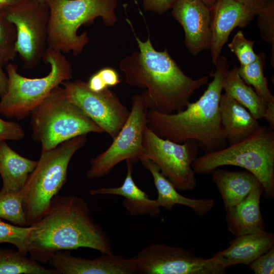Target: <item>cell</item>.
I'll use <instances>...</instances> for the list:
<instances>
[{
    "instance_id": "6da1fadb",
    "label": "cell",
    "mask_w": 274,
    "mask_h": 274,
    "mask_svg": "<svg viewBox=\"0 0 274 274\" xmlns=\"http://www.w3.org/2000/svg\"><path fill=\"white\" fill-rule=\"evenodd\" d=\"M31 226L28 253L40 263L48 262L58 251L81 248L113 253L109 235L91 216L87 202L74 195H56Z\"/></svg>"
},
{
    "instance_id": "7a4b0ae2",
    "label": "cell",
    "mask_w": 274,
    "mask_h": 274,
    "mask_svg": "<svg viewBox=\"0 0 274 274\" xmlns=\"http://www.w3.org/2000/svg\"><path fill=\"white\" fill-rule=\"evenodd\" d=\"M135 37L139 51L125 57L119 64L126 82L144 89L151 110L163 114L183 110L194 91L208 84L210 76L197 79L189 77L166 49L158 51L149 38L143 42Z\"/></svg>"
},
{
    "instance_id": "3957f363",
    "label": "cell",
    "mask_w": 274,
    "mask_h": 274,
    "mask_svg": "<svg viewBox=\"0 0 274 274\" xmlns=\"http://www.w3.org/2000/svg\"><path fill=\"white\" fill-rule=\"evenodd\" d=\"M215 65V71L210 74L213 80L197 100L172 114L149 109L147 127L159 137L178 144L194 141L205 153L228 146L219 110L223 81L228 70L227 59L220 55Z\"/></svg>"
},
{
    "instance_id": "277c9868",
    "label": "cell",
    "mask_w": 274,
    "mask_h": 274,
    "mask_svg": "<svg viewBox=\"0 0 274 274\" xmlns=\"http://www.w3.org/2000/svg\"><path fill=\"white\" fill-rule=\"evenodd\" d=\"M49 9L47 47L62 53L79 55L89 42L87 32L78 35L79 27L101 17L109 26L117 18V0H47Z\"/></svg>"
},
{
    "instance_id": "5b68a950",
    "label": "cell",
    "mask_w": 274,
    "mask_h": 274,
    "mask_svg": "<svg viewBox=\"0 0 274 274\" xmlns=\"http://www.w3.org/2000/svg\"><path fill=\"white\" fill-rule=\"evenodd\" d=\"M225 165L244 168L254 174L267 199L274 197V129L260 125L249 138L197 157L192 164L195 174L206 175Z\"/></svg>"
},
{
    "instance_id": "8992f818",
    "label": "cell",
    "mask_w": 274,
    "mask_h": 274,
    "mask_svg": "<svg viewBox=\"0 0 274 274\" xmlns=\"http://www.w3.org/2000/svg\"><path fill=\"white\" fill-rule=\"evenodd\" d=\"M86 135L77 136L51 150L41 152L36 166L20 190L29 226L44 216L52 199L66 183L70 162L87 143Z\"/></svg>"
},
{
    "instance_id": "52a82bcc",
    "label": "cell",
    "mask_w": 274,
    "mask_h": 274,
    "mask_svg": "<svg viewBox=\"0 0 274 274\" xmlns=\"http://www.w3.org/2000/svg\"><path fill=\"white\" fill-rule=\"evenodd\" d=\"M32 138L41 152L78 135L104 130L67 96L63 87L54 88L30 113Z\"/></svg>"
},
{
    "instance_id": "ba28073f",
    "label": "cell",
    "mask_w": 274,
    "mask_h": 274,
    "mask_svg": "<svg viewBox=\"0 0 274 274\" xmlns=\"http://www.w3.org/2000/svg\"><path fill=\"white\" fill-rule=\"evenodd\" d=\"M43 59L49 64L50 71L42 78L22 76L11 62L6 66L8 85L6 93L1 97L2 115L19 120L27 117L54 88L72 78V65L63 53L47 47Z\"/></svg>"
},
{
    "instance_id": "9c48e42d",
    "label": "cell",
    "mask_w": 274,
    "mask_h": 274,
    "mask_svg": "<svg viewBox=\"0 0 274 274\" xmlns=\"http://www.w3.org/2000/svg\"><path fill=\"white\" fill-rule=\"evenodd\" d=\"M149 109L144 90L132 96L127 120L107 150L90 160V167L86 173L88 179L102 178L124 160H130L134 164L144 157L142 141Z\"/></svg>"
},
{
    "instance_id": "30bf717a",
    "label": "cell",
    "mask_w": 274,
    "mask_h": 274,
    "mask_svg": "<svg viewBox=\"0 0 274 274\" xmlns=\"http://www.w3.org/2000/svg\"><path fill=\"white\" fill-rule=\"evenodd\" d=\"M144 157L154 162L161 173L180 191L193 190L196 185L192 164L199 147L190 140L178 144L161 138L146 127L143 137ZM143 157V158H144Z\"/></svg>"
},
{
    "instance_id": "8fae6325",
    "label": "cell",
    "mask_w": 274,
    "mask_h": 274,
    "mask_svg": "<svg viewBox=\"0 0 274 274\" xmlns=\"http://www.w3.org/2000/svg\"><path fill=\"white\" fill-rule=\"evenodd\" d=\"M16 29V49L26 68L38 65L47 48L49 9L37 0H19L6 11Z\"/></svg>"
},
{
    "instance_id": "7c38bea8",
    "label": "cell",
    "mask_w": 274,
    "mask_h": 274,
    "mask_svg": "<svg viewBox=\"0 0 274 274\" xmlns=\"http://www.w3.org/2000/svg\"><path fill=\"white\" fill-rule=\"evenodd\" d=\"M140 274H223L225 269L214 259L197 256L191 250L154 244L135 256Z\"/></svg>"
},
{
    "instance_id": "4fadbf2b",
    "label": "cell",
    "mask_w": 274,
    "mask_h": 274,
    "mask_svg": "<svg viewBox=\"0 0 274 274\" xmlns=\"http://www.w3.org/2000/svg\"><path fill=\"white\" fill-rule=\"evenodd\" d=\"M61 84L70 99L79 107L111 138L115 139L127 120L130 112L109 89L95 92L81 80Z\"/></svg>"
},
{
    "instance_id": "5bb4252c",
    "label": "cell",
    "mask_w": 274,
    "mask_h": 274,
    "mask_svg": "<svg viewBox=\"0 0 274 274\" xmlns=\"http://www.w3.org/2000/svg\"><path fill=\"white\" fill-rule=\"evenodd\" d=\"M58 274H135L138 273L135 257L126 258L113 253H101L94 259L76 257L58 251L48 261Z\"/></svg>"
},
{
    "instance_id": "9a60e30c",
    "label": "cell",
    "mask_w": 274,
    "mask_h": 274,
    "mask_svg": "<svg viewBox=\"0 0 274 274\" xmlns=\"http://www.w3.org/2000/svg\"><path fill=\"white\" fill-rule=\"evenodd\" d=\"M172 14L185 32L186 48L194 56L210 48L211 10L202 0H176Z\"/></svg>"
},
{
    "instance_id": "2e32d148",
    "label": "cell",
    "mask_w": 274,
    "mask_h": 274,
    "mask_svg": "<svg viewBox=\"0 0 274 274\" xmlns=\"http://www.w3.org/2000/svg\"><path fill=\"white\" fill-rule=\"evenodd\" d=\"M255 15L235 0H218L211 10L210 49L215 64L233 29L245 27Z\"/></svg>"
},
{
    "instance_id": "e0dca14e",
    "label": "cell",
    "mask_w": 274,
    "mask_h": 274,
    "mask_svg": "<svg viewBox=\"0 0 274 274\" xmlns=\"http://www.w3.org/2000/svg\"><path fill=\"white\" fill-rule=\"evenodd\" d=\"M273 246L274 234L265 230L235 237L228 248L212 257L224 269L237 264L249 265Z\"/></svg>"
},
{
    "instance_id": "ac0fdd59",
    "label": "cell",
    "mask_w": 274,
    "mask_h": 274,
    "mask_svg": "<svg viewBox=\"0 0 274 274\" xmlns=\"http://www.w3.org/2000/svg\"><path fill=\"white\" fill-rule=\"evenodd\" d=\"M219 110L229 145L249 138L260 126L258 120L246 108L225 92L221 95Z\"/></svg>"
},
{
    "instance_id": "d6986e66",
    "label": "cell",
    "mask_w": 274,
    "mask_h": 274,
    "mask_svg": "<svg viewBox=\"0 0 274 274\" xmlns=\"http://www.w3.org/2000/svg\"><path fill=\"white\" fill-rule=\"evenodd\" d=\"M127 173L122 184L117 187H103L91 189L90 194L96 195H115L124 197L123 206L133 216L149 215L151 217L158 216L160 206L156 199L150 198L148 195L135 183L132 178L133 163L126 160Z\"/></svg>"
},
{
    "instance_id": "ffe728a7",
    "label": "cell",
    "mask_w": 274,
    "mask_h": 274,
    "mask_svg": "<svg viewBox=\"0 0 274 274\" xmlns=\"http://www.w3.org/2000/svg\"><path fill=\"white\" fill-rule=\"evenodd\" d=\"M140 161L144 167L150 172L153 177L158 193L156 200L160 207L170 210L176 204H181L190 208L199 217H203L213 208L214 201L211 199H193L181 194L174 185L161 173L157 164L150 159L144 157Z\"/></svg>"
},
{
    "instance_id": "44dd1931",
    "label": "cell",
    "mask_w": 274,
    "mask_h": 274,
    "mask_svg": "<svg viewBox=\"0 0 274 274\" xmlns=\"http://www.w3.org/2000/svg\"><path fill=\"white\" fill-rule=\"evenodd\" d=\"M263 190L259 187L240 203L225 209L227 229L234 236L265 231L260 208Z\"/></svg>"
},
{
    "instance_id": "7402d4cb",
    "label": "cell",
    "mask_w": 274,
    "mask_h": 274,
    "mask_svg": "<svg viewBox=\"0 0 274 274\" xmlns=\"http://www.w3.org/2000/svg\"><path fill=\"white\" fill-rule=\"evenodd\" d=\"M212 173V180L221 194L225 209L240 203L254 190L262 186L258 178L247 170L230 171L218 168Z\"/></svg>"
},
{
    "instance_id": "603a6c76",
    "label": "cell",
    "mask_w": 274,
    "mask_h": 274,
    "mask_svg": "<svg viewBox=\"0 0 274 274\" xmlns=\"http://www.w3.org/2000/svg\"><path fill=\"white\" fill-rule=\"evenodd\" d=\"M37 163L38 161L19 155L5 141H0V175L3 180L1 189L20 191Z\"/></svg>"
},
{
    "instance_id": "cb8c5ba5",
    "label": "cell",
    "mask_w": 274,
    "mask_h": 274,
    "mask_svg": "<svg viewBox=\"0 0 274 274\" xmlns=\"http://www.w3.org/2000/svg\"><path fill=\"white\" fill-rule=\"evenodd\" d=\"M223 90L246 108L255 119L263 118L266 102L241 78L236 65L227 71Z\"/></svg>"
},
{
    "instance_id": "d4e9b609",
    "label": "cell",
    "mask_w": 274,
    "mask_h": 274,
    "mask_svg": "<svg viewBox=\"0 0 274 274\" xmlns=\"http://www.w3.org/2000/svg\"><path fill=\"white\" fill-rule=\"evenodd\" d=\"M21 252L0 248V274H58Z\"/></svg>"
},
{
    "instance_id": "484cf974",
    "label": "cell",
    "mask_w": 274,
    "mask_h": 274,
    "mask_svg": "<svg viewBox=\"0 0 274 274\" xmlns=\"http://www.w3.org/2000/svg\"><path fill=\"white\" fill-rule=\"evenodd\" d=\"M257 55V58L252 63L241 65L238 73L244 82L253 86L257 94L266 103L274 100V96L268 88L264 74L265 53L261 52Z\"/></svg>"
},
{
    "instance_id": "4316f807",
    "label": "cell",
    "mask_w": 274,
    "mask_h": 274,
    "mask_svg": "<svg viewBox=\"0 0 274 274\" xmlns=\"http://www.w3.org/2000/svg\"><path fill=\"white\" fill-rule=\"evenodd\" d=\"M0 218L20 226H29L23 207L21 191L9 192L0 189Z\"/></svg>"
},
{
    "instance_id": "83f0119b",
    "label": "cell",
    "mask_w": 274,
    "mask_h": 274,
    "mask_svg": "<svg viewBox=\"0 0 274 274\" xmlns=\"http://www.w3.org/2000/svg\"><path fill=\"white\" fill-rule=\"evenodd\" d=\"M17 33L15 25L8 19L5 11H0V66L13 61L17 54Z\"/></svg>"
},
{
    "instance_id": "f1b7e54d",
    "label": "cell",
    "mask_w": 274,
    "mask_h": 274,
    "mask_svg": "<svg viewBox=\"0 0 274 274\" xmlns=\"http://www.w3.org/2000/svg\"><path fill=\"white\" fill-rule=\"evenodd\" d=\"M33 229L32 226H20L9 224L0 218V244L8 243L15 246L17 250L28 254L29 238Z\"/></svg>"
},
{
    "instance_id": "f546056e",
    "label": "cell",
    "mask_w": 274,
    "mask_h": 274,
    "mask_svg": "<svg viewBox=\"0 0 274 274\" xmlns=\"http://www.w3.org/2000/svg\"><path fill=\"white\" fill-rule=\"evenodd\" d=\"M257 25L262 39L272 45L270 64L274 67V0H268L257 15Z\"/></svg>"
},
{
    "instance_id": "4dcf8cb0",
    "label": "cell",
    "mask_w": 274,
    "mask_h": 274,
    "mask_svg": "<svg viewBox=\"0 0 274 274\" xmlns=\"http://www.w3.org/2000/svg\"><path fill=\"white\" fill-rule=\"evenodd\" d=\"M255 42L247 40L241 30L238 31L228 45L230 51L237 57L241 65H245L254 62L258 55L253 50Z\"/></svg>"
},
{
    "instance_id": "1f68e13d",
    "label": "cell",
    "mask_w": 274,
    "mask_h": 274,
    "mask_svg": "<svg viewBox=\"0 0 274 274\" xmlns=\"http://www.w3.org/2000/svg\"><path fill=\"white\" fill-rule=\"evenodd\" d=\"M120 82L118 73L113 68L104 67L93 74L87 82L88 88L92 91L98 92Z\"/></svg>"
},
{
    "instance_id": "d6a6232c",
    "label": "cell",
    "mask_w": 274,
    "mask_h": 274,
    "mask_svg": "<svg viewBox=\"0 0 274 274\" xmlns=\"http://www.w3.org/2000/svg\"><path fill=\"white\" fill-rule=\"evenodd\" d=\"M249 265L250 269L255 274H273L274 246L255 259Z\"/></svg>"
},
{
    "instance_id": "836d02e7",
    "label": "cell",
    "mask_w": 274,
    "mask_h": 274,
    "mask_svg": "<svg viewBox=\"0 0 274 274\" xmlns=\"http://www.w3.org/2000/svg\"><path fill=\"white\" fill-rule=\"evenodd\" d=\"M24 135L23 129L17 122L7 121L0 118V141L20 140Z\"/></svg>"
},
{
    "instance_id": "e575fe53",
    "label": "cell",
    "mask_w": 274,
    "mask_h": 274,
    "mask_svg": "<svg viewBox=\"0 0 274 274\" xmlns=\"http://www.w3.org/2000/svg\"><path fill=\"white\" fill-rule=\"evenodd\" d=\"M176 0H143L146 11L162 14L172 8Z\"/></svg>"
},
{
    "instance_id": "d590c367",
    "label": "cell",
    "mask_w": 274,
    "mask_h": 274,
    "mask_svg": "<svg viewBox=\"0 0 274 274\" xmlns=\"http://www.w3.org/2000/svg\"><path fill=\"white\" fill-rule=\"evenodd\" d=\"M243 5L253 15H257L268 0H235Z\"/></svg>"
},
{
    "instance_id": "8d00e7d4",
    "label": "cell",
    "mask_w": 274,
    "mask_h": 274,
    "mask_svg": "<svg viewBox=\"0 0 274 274\" xmlns=\"http://www.w3.org/2000/svg\"><path fill=\"white\" fill-rule=\"evenodd\" d=\"M263 118L269 124V126L274 129V100L266 103Z\"/></svg>"
},
{
    "instance_id": "74e56055",
    "label": "cell",
    "mask_w": 274,
    "mask_h": 274,
    "mask_svg": "<svg viewBox=\"0 0 274 274\" xmlns=\"http://www.w3.org/2000/svg\"><path fill=\"white\" fill-rule=\"evenodd\" d=\"M8 85V79L7 74L0 66V96H3L7 92Z\"/></svg>"
},
{
    "instance_id": "f35d334b",
    "label": "cell",
    "mask_w": 274,
    "mask_h": 274,
    "mask_svg": "<svg viewBox=\"0 0 274 274\" xmlns=\"http://www.w3.org/2000/svg\"><path fill=\"white\" fill-rule=\"evenodd\" d=\"M19 0H0V11H6Z\"/></svg>"
},
{
    "instance_id": "ab89813d",
    "label": "cell",
    "mask_w": 274,
    "mask_h": 274,
    "mask_svg": "<svg viewBox=\"0 0 274 274\" xmlns=\"http://www.w3.org/2000/svg\"><path fill=\"white\" fill-rule=\"evenodd\" d=\"M218 0H202L205 5L211 10Z\"/></svg>"
},
{
    "instance_id": "60d3db41",
    "label": "cell",
    "mask_w": 274,
    "mask_h": 274,
    "mask_svg": "<svg viewBox=\"0 0 274 274\" xmlns=\"http://www.w3.org/2000/svg\"><path fill=\"white\" fill-rule=\"evenodd\" d=\"M37 1L42 3H46L47 1V0H37Z\"/></svg>"
}]
</instances>
